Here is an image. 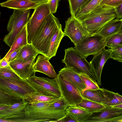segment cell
I'll return each mask as SVG.
<instances>
[{"label": "cell", "mask_w": 122, "mask_h": 122, "mask_svg": "<svg viewBox=\"0 0 122 122\" xmlns=\"http://www.w3.org/2000/svg\"><path fill=\"white\" fill-rule=\"evenodd\" d=\"M116 14V19H122V3L117 7L114 8Z\"/></svg>", "instance_id": "38"}, {"label": "cell", "mask_w": 122, "mask_h": 122, "mask_svg": "<svg viewBox=\"0 0 122 122\" xmlns=\"http://www.w3.org/2000/svg\"><path fill=\"white\" fill-rule=\"evenodd\" d=\"M112 51L110 49L105 48L97 54L93 55V58L89 63L95 73L97 79V82L99 86H101V77L102 68L105 63L111 58Z\"/></svg>", "instance_id": "14"}, {"label": "cell", "mask_w": 122, "mask_h": 122, "mask_svg": "<svg viewBox=\"0 0 122 122\" xmlns=\"http://www.w3.org/2000/svg\"><path fill=\"white\" fill-rule=\"evenodd\" d=\"M21 48L13 52L9 56L8 61L9 62L16 59Z\"/></svg>", "instance_id": "39"}, {"label": "cell", "mask_w": 122, "mask_h": 122, "mask_svg": "<svg viewBox=\"0 0 122 122\" xmlns=\"http://www.w3.org/2000/svg\"><path fill=\"white\" fill-rule=\"evenodd\" d=\"M60 0H49L48 2L51 13L53 14L57 11Z\"/></svg>", "instance_id": "35"}, {"label": "cell", "mask_w": 122, "mask_h": 122, "mask_svg": "<svg viewBox=\"0 0 122 122\" xmlns=\"http://www.w3.org/2000/svg\"><path fill=\"white\" fill-rule=\"evenodd\" d=\"M67 112L77 122H84L93 114L84 108L77 105L69 106Z\"/></svg>", "instance_id": "21"}, {"label": "cell", "mask_w": 122, "mask_h": 122, "mask_svg": "<svg viewBox=\"0 0 122 122\" xmlns=\"http://www.w3.org/2000/svg\"><path fill=\"white\" fill-rule=\"evenodd\" d=\"M36 4L40 5L45 3H47L49 0H29Z\"/></svg>", "instance_id": "41"}, {"label": "cell", "mask_w": 122, "mask_h": 122, "mask_svg": "<svg viewBox=\"0 0 122 122\" xmlns=\"http://www.w3.org/2000/svg\"><path fill=\"white\" fill-rule=\"evenodd\" d=\"M61 97L69 106H76L83 98L81 92L66 77L59 73L55 78Z\"/></svg>", "instance_id": "8"}, {"label": "cell", "mask_w": 122, "mask_h": 122, "mask_svg": "<svg viewBox=\"0 0 122 122\" xmlns=\"http://www.w3.org/2000/svg\"><path fill=\"white\" fill-rule=\"evenodd\" d=\"M34 74L26 80L37 91L41 93L56 98L61 97L55 78L37 77Z\"/></svg>", "instance_id": "10"}, {"label": "cell", "mask_w": 122, "mask_h": 122, "mask_svg": "<svg viewBox=\"0 0 122 122\" xmlns=\"http://www.w3.org/2000/svg\"><path fill=\"white\" fill-rule=\"evenodd\" d=\"M122 3V0H108L104 4L115 8Z\"/></svg>", "instance_id": "37"}, {"label": "cell", "mask_w": 122, "mask_h": 122, "mask_svg": "<svg viewBox=\"0 0 122 122\" xmlns=\"http://www.w3.org/2000/svg\"><path fill=\"white\" fill-rule=\"evenodd\" d=\"M36 57H32L24 61L15 59L10 62V66L21 78L26 79L34 72L33 68Z\"/></svg>", "instance_id": "13"}, {"label": "cell", "mask_w": 122, "mask_h": 122, "mask_svg": "<svg viewBox=\"0 0 122 122\" xmlns=\"http://www.w3.org/2000/svg\"><path fill=\"white\" fill-rule=\"evenodd\" d=\"M0 90L25 100L27 96L37 91L26 79H6L0 77Z\"/></svg>", "instance_id": "6"}, {"label": "cell", "mask_w": 122, "mask_h": 122, "mask_svg": "<svg viewBox=\"0 0 122 122\" xmlns=\"http://www.w3.org/2000/svg\"><path fill=\"white\" fill-rule=\"evenodd\" d=\"M116 17L114 8L103 4L100 5L79 20L90 34L94 35L106 23Z\"/></svg>", "instance_id": "1"}, {"label": "cell", "mask_w": 122, "mask_h": 122, "mask_svg": "<svg viewBox=\"0 0 122 122\" xmlns=\"http://www.w3.org/2000/svg\"><path fill=\"white\" fill-rule=\"evenodd\" d=\"M24 100L0 90V104L11 105Z\"/></svg>", "instance_id": "29"}, {"label": "cell", "mask_w": 122, "mask_h": 122, "mask_svg": "<svg viewBox=\"0 0 122 122\" xmlns=\"http://www.w3.org/2000/svg\"><path fill=\"white\" fill-rule=\"evenodd\" d=\"M64 32L65 36L70 38L75 46L80 45L84 39L92 35L84 28L80 20L72 16L65 21Z\"/></svg>", "instance_id": "9"}, {"label": "cell", "mask_w": 122, "mask_h": 122, "mask_svg": "<svg viewBox=\"0 0 122 122\" xmlns=\"http://www.w3.org/2000/svg\"><path fill=\"white\" fill-rule=\"evenodd\" d=\"M77 106L81 107L93 114L99 113L106 107L101 103L96 102L83 97V98Z\"/></svg>", "instance_id": "25"}, {"label": "cell", "mask_w": 122, "mask_h": 122, "mask_svg": "<svg viewBox=\"0 0 122 122\" xmlns=\"http://www.w3.org/2000/svg\"><path fill=\"white\" fill-rule=\"evenodd\" d=\"M103 0H86L76 13L75 17L80 20L84 16L96 9Z\"/></svg>", "instance_id": "24"}, {"label": "cell", "mask_w": 122, "mask_h": 122, "mask_svg": "<svg viewBox=\"0 0 122 122\" xmlns=\"http://www.w3.org/2000/svg\"><path fill=\"white\" fill-rule=\"evenodd\" d=\"M28 44L26 25L17 36L10 49L4 57L8 61L9 56L13 52Z\"/></svg>", "instance_id": "22"}, {"label": "cell", "mask_w": 122, "mask_h": 122, "mask_svg": "<svg viewBox=\"0 0 122 122\" xmlns=\"http://www.w3.org/2000/svg\"><path fill=\"white\" fill-rule=\"evenodd\" d=\"M0 77L15 79L21 78L10 65L6 67L0 68Z\"/></svg>", "instance_id": "32"}, {"label": "cell", "mask_w": 122, "mask_h": 122, "mask_svg": "<svg viewBox=\"0 0 122 122\" xmlns=\"http://www.w3.org/2000/svg\"><path fill=\"white\" fill-rule=\"evenodd\" d=\"M121 21V27L117 34H118L122 35V19H120Z\"/></svg>", "instance_id": "42"}, {"label": "cell", "mask_w": 122, "mask_h": 122, "mask_svg": "<svg viewBox=\"0 0 122 122\" xmlns=\"http://www.w3.org/2000/svg\"><path fill=\"white\" fill-rule=\"evenodd\" d=\"M37 57L33 68L35 72H38L44 73L49 77L55 78L57 76L52 65L47 56L40 54Z\"/></svg>", "instance_id": "16"}, {"label": "cell", "mask_w": 122, "mask_h": 122, "mask_svg": "<svg viewBox=\"0 0 122 122\" xmlns=\"http://www.w3.org/2000/svg\"><path fill=\"white\" fill-rule=\"evenodd\" d=\"M59 73L66 77L81 92L86 86L82 81L79 73L72 68L65 67L61 69Z\"/></svg>", "instance_id": "17"}, {"label": "cell", "mask_w": 122, "mask_h": 122, "mask_svg": "<svg viewBox=\"0 0 122 122\" xmlns=\"http://www.w3.org/2000/svg\"><path fill=\"white\" fill-rule=\"evenodd\" d=\"M106 39L97 35H92L84 39L80 45L73 48L85 58L96 55L106 46Z\"/></svg>", "instance_id": "11"}, {"label": "cell", "mask_w": 122, "mask_h": 122, "mask_svg": "<svg viewBox=\"0 0 122 122\" xmlns=\"http://www.w3.org/2000/svg\"><path fill=\"white\" fill-rule=\"evenodd\" d=\"M106 46L109 48L122 45V35L118 34H114L106 39Z\"/></svg>", "instance_id": "31"}, {"label": "cell", "mask_w": 122, "mask_h": 122, "mask_svg": "<svg viewBox=\"0 0 122 122\" xmlns=\"http://www.w3.org/2000/svg\"><path fill=\"white\" fill-rule=\"evenodd\" d=\"M108 0H103L100 3V5L104 4Z\"/></svg>", "instance_id": "44"}, {"label": "cell", "mask_w": 122, "mask_h": 122, "mask_svg": "<svg viewBox=\"0 0 122 122\" xmlns=\"http://www.w3.org/2000/svg\"><path fill=\"white\" fill-rule=\"evenodd\" d=\"M30 9L24 11L14 9L7 24V30L9 32L3 40L5 43L11 47L16 38L28 20Z\"/></svg>", "instance_id": "5"}, {"label": "cell", "mask_w": 122, "mask_h": 122, "mask_svg": "<svg viewBox=\"0 0 122 122\" xmlns=\"http://www.w3.org/2000/svg\"><path fill=\"white\" fill-rule=\"evenodd\" d=\"M112 51L111 58L122 63V45L110 49Z\"/></svg>", "instance_id": "34"}, {"label": "cell", "mask_w": 122, "mask_h": 122, "mask_svg": "<svg viewBox=\"0 0 122 122\" xmlns=\"http://www.w3.org/2000/svg\"><path fill=\"white\" fill-rule=\"evenodd\" d=\"M103 97L101 103L105 107H112L122 103V96L104 88L99 90Z\"/></svg>", "instance_id": "20"}, {"label": "cell", "mask_w": 122, "mask_h": 122, "mask_svg": "<svg viewBox=\"0 0 122 122\" xmlns=\"http://www.w3.org/2000/svg\"><path fill=\"white\" fill-rule=\"evenodd\" d=\"M79 75L86 86V87L82 93L86 90H98L101 89L97 82L94 81L87 74L83 73H79Z\"/></svg>", "instance_id": "28"}, {"label": "cell", "mask_w": 122, "mask_h": 122, "mask_svg": "<svg viewBox=\"0 0 122 122\" xmlns=\"http://www.w3.org/2000/svg\"><path fill=\"white\" fill-rule=\"evenodd\" d=\"M64 59L62 60L66 67L72 68L76 71L85 73L97 81L95 74L86 58L73 47L65 49Z\"/></svg>", "instance_id": "4"}, {"label": "cell", "mask_w": 122, "mask_h": 122, "mask_svg": "<svg viewBox=\"0 0 122 122\" xmlns=\"http://www.w3.org/2000/svg\"><path fill=\"white\" fill-rule=\"evenodd\" d=\"M0 5L2 7L9 8L24 11L35 9L39 5L29 0H7L1 3Z\"/></svg>", "instance_id": "18"}, {"label": "cell", "mask_w": 122, "mask_h": 122, "mask_svg": "<svg viewBox=\"0 0 122 122\" xmlns=\"http://www.w3.org/2000/svg\"><path fill=\"white\" fill-rule=\"evenodd\" d=\"M58 98L48 96L38 92L31 94L26 96L25 99L31 104L35 102H50Z\"/></svg>", "instance_id": "27"}, {"label": "cell", "mask_w": 122, "mask_h": 122, "mask_svg": "<svg viewBox=\"0 0 122 122\" xmlns=\"http://www.w3.org/2000/svg\"><path fill=\"white\" fill-rule=\"evenodd\" d=\"M51 102H35L28 104L24 110L25 118L41 122H49L51 120L60 119L66 114V110H56L51 106Z\"/></svg>", "instance_id": "3"}, {"label": "cell", "mask_w": 122, "mask_h": 122, "mask_svg": "<svg viewBox=\"0 0 122 122\" xmlns=\"http://www.w3.org/2000/svg\"><path fill=\"white\" fill-rule=\"evenodd\" d=\"M39 54L31 44H28L21 48L16 58L22 61L27 60Z\"/></svg>", "instance_id": "26"}, {"label": "cell", "mask_w": 122, "mask_h": 122, "mask_svg": "<svg viewBox=\"0 0 122 122\" xmlns=\"http://www.w3.org/2000/svg\"><path fill=\"white\" fill-rule=\"evenodd\" d=\"M121 25V21L120 19H115L106 23L95 34L106 39L117 34L119 30Z\"/></svg>", "instance_id": "19"}, {"label": "cell", "mask_w": 122, "mask_h": 122, "mask_svg": "<svg viewBox=\"0 0 122 122\" xmlns=\"http://www.w3.org/2000/svg\"></svg>", "instance_id": "45"}, {"label": "cell", "mask_w": 122, "mask_h": 122, "mask_svg": "<svg viewBox=\"0 0 122 122\" xmlns=\"http://www.w3.org/2000/svg\"><path fill=\"white\" fill-rule=\"evenodd\" d=\"M112 107L122 109V103Z\"/></svg>", "instance_id": "43"}, {"label": "cell", "mask_w": 122, "mask_h": 122, "mask_svg": "<svg viewBox=\"0 0 122 122\" xmlns=\"http://www.w3.org/2000/svg\"><path fill=\"white\" fill-rule=\"evenodd\" d=\"M83 96L93 101L102 103L103 97L99 90H86L82 93Z\"/></svg>", "instance_id": "30"}, {"label": "cell", "mask_w": 122, "mask_h": 122, "mask_svg": "<svg viewBox=\"0 0 122 122\" xmlns=\"http://www.w3.org/2000/svg\"><path fill=\"white\" fill-rule=\"evenodd\" d=\"M54 121L56 122H77L67 113L62 118L58 120L54 119Z\"/></svg>", "instance_id": "36"}, {"label": "cell", "mask_w": 122, "mask_h": 122, "mask_svg": "<svg viewBox=\"0 0 122 122\" xmlns=\"http://www.w3.org/2000/svg\"><path fill=\"white\" fill-rule=\"evenodd\" d=\"M61 25L53 14L51 13L47 17L31 43L39 54L47 56L51 40Z\"/></svg>", "instance_id": "2"}, {"label": "cell", "mask_w": 122, "mask_h": 122, "mask_svg": "<svg viewBox=\"0 0 122 122\" xmlns=\"http://www.w3.org/2000/svg\"><path fill=\"white\" fill-rule=\"evenodd\" d=\"M10 65V63L8 62L5 57H4L2 59L0 60V68L6 67Z\"/></svg>", "instance_id": "40"}, {"label": "cell", "mask_w": 122, "mask_h": 122, "mask_svg": "<svg viewBox=\"0 0 122 122\" xmlns=\"http://www.w3.org/2000/svg\"><path fill=\"white\" fill-rule=\"evenodd\" d=\"M29 102L24 100L11 105L6 109L0 111V118L13 119L25 117L24 110Z\"/></svg>", "instance_id": "15"}, {"label": "cell", "mask_w": 122, "mask_h": 122, "mask_svg": "<svg viewBox=\"0 0 122 122\" xmlns=\"http://www.w3.org/2000/svg\"><path fill=\"white\" fill-rule=\"evenodd\" d=\"M100 112L98 115L91 116L84 122H122V108L106 107Z\"/></svg>", "instance_id": "12"}, {"label": "cell", "mask_w": 122, "mask_h": 122, "mask_svg": "<svg viewBox=\"0 0 122 122\" xmlns=\"http://www.w3.org/2000/svg\"><path fill=\"white\" fill-rule=\"evenodd\" d=\"M51 13L48 3L40 5L35 9L26 24L28 43L32 41L41 28L46 18Z\"/></svg>", "instance_id": "7"}, {"label": "cell", "mask_w": 122, "mask_h": 122, "mask_svg": "<svg viewBox=\"0 0 122 122\" xmlns=\"http://www.w3.org/2000/svg\"><path fill=\"white\" fill-rule=\"evenodd\" d=\"M65 36L64 33L62 30L61 25L58 29L51 40L47 56L49 60L55 56L61 41Z\"/></svg>", "instance_id": "23"}, {"label": "cell", "mask_w": 122, "mask_h": 122, "mask_svg": "<svg viewBox=\"0 0 122 122\" xmlns=\"http://www.w3.org/2000/svg\"><path fill=\"white\" fill-rule=\"evenodd\" d=\"M67 0L71 16L75 17L76 13L86 0Z\"/></svg>", "instance_id": "33"}]
</instances>
